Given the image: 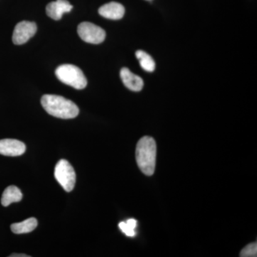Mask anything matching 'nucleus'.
I'll return each instance as SVG.
<instances>
[{
  "mask_svg": "<svg viewBox=\"0 0 257 257\" xmlns=\"http://www.w3.org/2000/svg\"><path fill=\"white\" fill-rule=\"evenodd\" d=\"M55 74L61 82L75 89H84L87 86V78L82 71L73 64H65L59 66L56 69Z\"/></svg>",
  "mask_w": 257,
  "mask_h": 257,
  "instance_id": "nucleus-3",
  "label": "nucleus"
},
{
  "mask_svg": "<svg viewBox=\"0 0 257 257\" xmlns=\"http://www.w3.org/2000/svg\"><path fill=\"white\" fill-rule=\"evenodd\" d=\"M156 142L151 137L139 140L136 148V160L140 170L145 175L152 176L156 167Z\"/></svg>",
  "mask_w": 257,
  "mask_h": 257,
  "instance_id": "nucleus-2",
  "label": "nucleus"
},
{
  "mask_svg": "<svg viewBox=\"0 0 257 257\" xmlns=\"http://www.w3.org/2000/svg\"><path fill=\"white\" fill-rule=\"evenodd\" d=\"M26 146L23 142L13 139L0 140V155L8 157H17L23 155Z\"/></svg>",
  "mask_w": 257,
  "mask_h": 257,
  "instance_id": "nucleus-7",
  "label": "nucleus"
},
{
  "mask_svg": "<svg viewBox=\"0 0 257 257\" xmlns=\"http://www.w3.org/2000/svg\"><path fill=\"white\" fill-rule=\"evenodd\" d=\"M37 220L35 218H29L22 222L15 223L11 225V230L15 234H27L36 229Z\"/></svg>",
  "mask_w": 257,
  "mask_h": 257,
  "instance_id": "nucleus-12",
  "label": "nucleus"
},
{
  "mask_svg": "<svg viewBox=\"0 0 257 257\" xmlns=\"http://www.w3.org/2000/svg\"><path fill=\"white\" fill-rule=\"evenodd\" d=\"M73 6L67 0H56L47 5V15L55 20H60L64 13H69Z\"/></svg>",
  "mask_w": 257,
  "mask_h": 257,
  "instance_id": "nucleus-8",
  "label": "nucleus"
},
{
  "mask_svg": "<svg viewBox=\"0 0 257 257\" xmlns=\"http://www.w3.org/2000/svg\"><path fill=\"white\" fill-rule=\"evenodd\" d=\"M256 243H251L241 250L239 256L241 257H256L257 256Z\"/></svg>",
  "mask_w": 257,
  "mask_h": 257,
  "instance_id": "nucleus-15",
  "label": "nucleus"
},
{
  "mask_svg": "<svg viewBox=\"0 0 257 257\" xmlns=\"http://www.w3.org/2000/svg\"><path fill=\"white\" fill-rule=\"evenodd\" d=\"M23 199V194L16 186L7 187L2 196L1 203L4 207H8L13 202H20Z\"/></svg>",
  "mask_w": 257,
  "mask_h": 257,
  "instance_id": "nucleus-11",
  "label": "nucleus"
},
{
  "mask_svg": "<svg viewBox=\"0 0 257 257\" xmlns=\"http://www.w3.org/2000/svg\"><path fill=\"white\" fill-rule=\"evenodd\" d=\"M120 77L125 87L133 92H140L144 87V81L141 77L133 74L128 68L124 67L120 71Z\"/></svg>",
  "mask_w": 257,
  "mask_h": 257,
  "instance_id": "nucleus-9",
  "label": "nucleus"
},
{
  "mask_svg": "<svg viewBox=\"0 0 257 257\" xmlns=\"http://www.w3.org/2000/svg\"><path fill=\"white\" fill-rule=\"evenodd\" d=\"M124 6L116 2H111L102 5L99 9V14L109 20H120L124 17Z\"/></svg>",
  "mask_w": 257,
  "mask_h": 257,
  "instance_id": "nucleus-10",
  "label": "nucleus"
},
{
  "mask_svg": "<svg viewBox=\"0 0 257 257\" xmlns=\"http://www.w3.org/2000/svg\"><path fill=\"white\" fill-rule=\"evenodd\" d=\"M77 32L83 41L87 43L97 45L105 40V31L100 27L87 22L79 24Z\"/></svg>",
  "mask_w": 257,
  "mask_h": 257,
  "instance_id": "nucleus-5",
  "label": "nucleus"
},
{
  "mask_svg": "<svg viewBox=\"0 0 257 257\" xmlns=\"http://www.w3.org/2000/svg\"><path fill=\"white\" fill-rule=\"evenodd\" d=\"M55 177L66 192H72L76 183V173L68 161L61 160L55 169Z\"/></svg>",
  "mask_w": 257,
  "mask_h": 257,
  "instance_id": "nucleus-4",
  "label": "nucleus"
},
{
  "mask_svg": "<svg viewBox=\"0 0 257 257\" xmlns=\"http://www.w3.org/2000/svg\"><path fill=\"white\" fill-rule=\"evenodd\" d=\"M37 25L35 23L23 21L15 26L13 35L15 45H21L26 43L37 32Z\"/></svg>",
  "mask_w": 257,
  "mask_h": 257,
  "instance_id": "nucleus-6",
  "label": "nucleus"
},
{
  "mask_svg": "<svg viewBox=\"0 0 257 257\" xmlns=\"http://www.w3.org/2000/svg\"><path fill=\"white\" fill-rule=\"evenodd\" d=\"M137 226V221L134 219H128L126 222L121 221L119 224V229L121 230L123 233L127 236L133 237L136 235L135 232V228Z\"/></svg>",
  "mask_w": 257,
  "mask_h": 257,
  "instance_id": "nucleus-14",
  "label": "nucleus"
},
{
  "mask_svg": "<svg viewBox=\"0 0 257 257\" xmlns=\"http://www.w3.org/2000/svg\"><path fill=\"white\" fill-rule=\"evenodd\" d=\"M10 257H30L29 255L24 254V253H13Z\"/></svg>",
  "mask_w": 257,
  "mask_h": 257,
  "instance_id": "nucleus-16",
  "label": "nucleus"
},
{
  "mask_svg": "<svg viewBox=\"0 0 257 257\" xmlns=\"http://www.w3.org/2000/svg\"><path fill=\"white\" fill-rule=\"evenodd\" d=\"M41 104L49 114L61 119H73L79 114L78 106L62 96L45 94L42 97Z\"/></svg>",
  "mask_w": 257,
  "mask_h": 257,
  "instance_id": "nucleus-1",
  "label": "nucleus"
},
{
  "mask_svg": "<svg viewBox=\"0 0 257 257\" xmlns=\"http://www.w3.org/2000/svg\"><path fill=\"white\" fill-rule=\"evenodd\" d=\"M135 55H136L137 58L140 62V66L144 70L149 72L155 71L156 64H155V62L152 59L151 56L143 50L137 51Z\"/></svg>",
  "mask_w": 257,
  "mask_h": 257,
  "instance_id": "nucleus-13",
  "label": "nucleus"
}]
</instances>
